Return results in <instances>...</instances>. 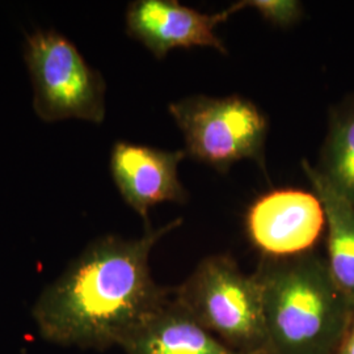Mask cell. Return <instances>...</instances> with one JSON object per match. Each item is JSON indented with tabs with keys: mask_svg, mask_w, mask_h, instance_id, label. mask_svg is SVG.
I'll use <instances>...</instances> for the list:
<instances>
[{
	"mask_svg": "<svg viewBox=\"0 0 354 354\" xmlns=\"http://www.w3.org/2000/svg\"><path fill=\"white\" fill-rule=\"evenodd\" d=\"M176 219L140 239L106 235L92 241L46 286L32 308L46 342L80 349L121 346L169 298L151 276L150 253Z\"/></svg>",
	"mask_w": 354,
	"mask_h": 354,
	"instance_id": "cell-1",
	"label": "cell"
},
{
	"mask_svg": "<svg viewBox=\"0 0 354 354\" xmlns=\"http://www.w3.org/2000/svg\"><path fill=\"white\" fill-rule=\"evenodd\" d=\"M273 354H333L353 317L354 304L315 251L261 257L256 272Z\"/></svg>",
	"mask_w": 354,
	"mask_h": 354,
	"instance_id": "cell-2",
	"label": "cell"
},
{
	"mask_svg": "<svg viewBox=\"0 0 354 354\" xmlns=\"http://www.w3.org/2000/svg\"><path fill=\"white\" fill-rule=\"evenodd\" d=\"M174 295L203 328L238 354H273L261 288L227 254L203 259Z\"/></svg>",
	"mask_w": 354,
	"mask_h": 354,
	"instance_id": "cell-3",
	"label": "cell"
},
{
	"mask_svg": "<svg viewBox=\"0 0 354 354\" xmlns=\"http://www.w3.org/2000/svg\"><path fill=\"white\" fill-rule=\"evenodd\" d=\"M180 127L185 151L193 159L226 174L243 159L266 168L268 121L252 102L241 96L197 95L169 105Z\"/></svg>",
	"mask_w": 354,
	"mask_h": 354,
	"instance_id": "cell-4",
	"label": "cell"
},
{
	"mask_svg": "<svg viewBox=\"0 0 354 354\" xmlns=\"http://www.w3.org/2000/svg\"><path fill=\"white\" fill-rule=\"evenodd\" d=\"M24 57L35 88L33 108L42 121L102 124L105 82L68 38L53 29L37 30L26 38Z\"/></svg>",
	"mask_w": 354,
	"mask_h": 354,
	"instance_id": "cell-5",
	"label": "cell"
},
{
	"mask_svg": "<svg viewBox=\"0 0 354 354\" xmlns=\"http://www.w3.org/2000/svg\"><path fill=\"white\" fill-rule=\"evenodd\" d=\"M245 223L250 241L264 257H290L314 251L326 215L315 193L279 189L253 203Z\"/></svg>",
	"mask_w": 354,
	"mask_h": 354,
	"instance_id": "cell-6",
	"label": "cell"
},
{
	"mask_svg": "<svg viewBox=\"0 0 354 354\" xmlns=\"http://www.w3.org/2000/svg\"><path fill=\"white\" fill-rule=\"evenodd\" d=\"M227 17L226 11L207 15L175 0H136L127 7V30L158 59L174 49L196 46L227 53L215 33L216 26Z\"/></svg>",
	"mask_w": 354,
	"mask_h": 354,
	"instance_id": "cell-7",
	"label": "cell"
},
{
	"mask_svg": "<svg viewBox=\"0 0 354 354\" xmlns=\"http://www.w3.org/2000/svg\"><path fill=\"white\" fill-rule=\"evenodd\" d=\"M187 151H165L129 142H117L111 153L114 184L125 203L145 219L155 205L185 203L188 193L178 178V165Z\"/></svg>",
	"mask_w": 354,
	"mask_h": 354,
	"instance_id": "cell-8",
	"label": "cell"
},
{
	"mask_svg": "<svg viewBox=\"0 0 354 354\" xmlns=\"http://www.w3.org/2000/svg\"><path fill=\"white\" fill-rule=\"evenodd\" d=\"M121 348L127 354H238L203 328L174 290Z\"/></svg>",
	"mask_w": 354,
	"mask_h": 354,
	"instance_id": "cell-9",
	"label": "cell"
},
{
	"mask_svg": "<svg viewBox=\"0 0 354 354\" xmlns=\"http://www.w3.org/2000/svg\"><path fill=\"white\" fill-rule=\"evenodd\" d=\"M314 193L323 205L327 226V264L339 289L354 304V203L335 189L317 167L302 162Z\"/></svg>",
	"mask_w": 354,
	"mask_h": 354,
	"instance_id": "cell-10",
	"label": "cell"
},
{
	"mask_svg": "<svg viewBox=\"0 0 354 354\" xmlns=\"http://www.w3.org/2000/svg\"><path fill=\"white\" fill-rule=\"evenodd\" d=\"M317 169L335 189L354 203V102L330 114Z\"/></svg>",
	"mask_w": 354,
	"mask_h": 354,
	"instance_id": "cell-11",
	"label": "cell"
},
{
	"mask_svg": "<svg viewBox=\"0 0 354 354\" xmlns=\"http://www.w3.org/2000/svg\"><path fill=\"white\" fill-rule=\"evenodd\" d=\"M244 8H252L273 26L282 28L295 24L302 16V4L295 0H247L235 3L225 11L231 16Z\"/></svg>",
	"mask_w": 354,
	"mask_h": 354,
	"instance_id": "cell-12",
	"label": "cell"
},
{
	"mask_svg": "<svg viewBox=\"0 0 354 354\" xmlns=\"http://www.w3.org/2000/svg\"><path fill=\"white\" fill-rule=\"evenodd\" d=\"M333 354H354V313L351 323L342 336V342Z\"/></svg>",
	"mask_w": 354,
	"mask_h": 354,
	"instance_id": "cell-13",
	"label": "cell"
}]
</instances>
